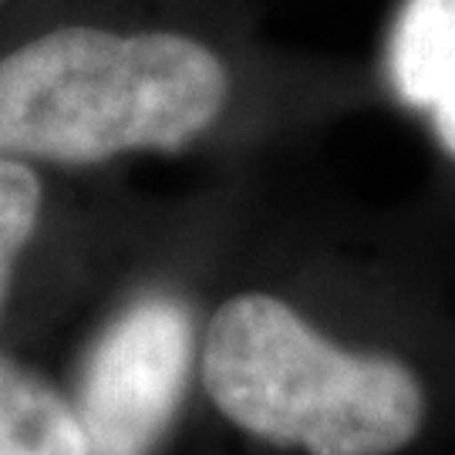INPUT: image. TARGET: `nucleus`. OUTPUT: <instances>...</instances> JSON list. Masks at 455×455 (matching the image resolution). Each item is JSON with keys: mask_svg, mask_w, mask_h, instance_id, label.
I'll list each match as a JSON object with an SVG mask.
<instances>
[{"mask_svg": "<svg viewBox=\"0 0 455 455\" xmlns=\"http://www.w3.org/2000/svg\"><path fill=\"white\" fill-rule=\"evenodd\" d=\"M233 92L203 34L58 0L0 31V156L68 176L186 152L223 125Z\"/></svg>", "mask_w": 455, "mask_h": 455, "instance_id": "f257e3e1", "label": "nucleus"}, {"mask_svg": "<svg viewBox=\"0 0 455 455\" xmlns=\"http://www.w3.org/2000/svg\"><path fill=\"white\" fill-rule=\"evenodd\" d=\"M199 374L233 428L280 452L398 455L428 419V391L411 364L331 341L267 291L233 293L212 310Z\"/></svg>", "mask_w": 455, "mask_h": 455, "instance_id": "f03ea898", "label": "nucleus"}, {"mask_svg": "<svg viewBox=\"0 0 455 455\" xmlns=\"http://www.w3.org/2000/svg\"><path fill=\"white\" fill-rule=\"evenodd\" d=\"M196 355L193 314L176 293H139L98 327L75 381L95 455H152L180 415Z\"/></svg>", "mask_w": 455, "mask_h": 455, "instance_id": "7ed1b4c3", "label": "nucleus"}, {"mask_svg": "<svg viewBox=\"0 0 455 455\" xmlns=\"http://www.w3.org/2000/svg\"><path fill=\"white\" fill-rule=\"evenodd\" d=\"M388 71L398 98L428 118L455 159V0H405L391 24Z\"/></svg>", "mask_w": 455, "mask_h": 455, "instance_id": "20e7f679", "label": "nucleus"}, {"mask_svg": "<svg viewBox=\"0 0 455 455\" xmlns=\"http://www.w3.org/2000/svg\"><path fill=\"white\" fill-rule=\"evenodd\" d=\"M0 455H95L71 391L0 351Z\"/></svg>", "mask_w": 455, "mask_h": 455, "instance_id": "39448f33", "label": "nucleus"}, {"mask_svg": "<svg viewBox=\"0 0 455 455\" xmlns=\"http://www.w3.org/2000/svg\"><path fill=\"white\" fill-rule=\"evenodd\" d=\"M58 176L61 172L0 156V338L14 317L24 276L58 220Z\"/></svg>", "mask_w": 455, "mask_h": 455, "instance_id": "423d86ee", "label": "nucleus"}, {"mask_svg": "<svg viewBox=\"0 0 455 455\" xmlns=\"http://www.w3.org/2000/svg\"><path fill=\"white\" fill-rule=\"evenodd\" d=\"M48 4H58V0H0V31H7L11 24L31 17L34 11L48 7Z\"/></svg>", "mask_w": 455, "mask_h": 455, "instance_id": "0eeeda50", "label": "nucleus"}]
</instances>
